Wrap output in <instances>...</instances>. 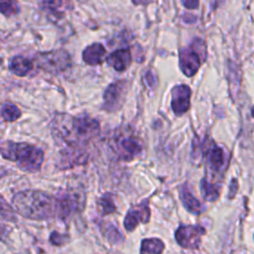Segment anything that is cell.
Segmentation results:
<instances>
[{
  "mask_svg": "<svg viewBox=\"0 0 254 254\" xmlns=\"http://www.w3.org/2000/svg\"><path fill=\"white\" fill-rule=\"evenodd\" d=\"M252 116L254 117V106H253V108H252Z\"/></svg>",
  "mask_w": 254,
  "mask_h": 254,
  "instance_id": "cell-25",
  "label": "cell"
},
{
  "mask_svg": "<svg viewBox=\"0 0 254 254\" xmlns=\"http://www.w3.org/2000/svg\"><path fill=\"white\" fill-rule=\"evenodd\" d=\"M12 203L20 215L29 219L46 220L58 215V197L41 190L19 191L13 196Z\"/></svg>",
  "mask_w": 254,
  "mask_h": 254,
  "instance_id": "cell-2",
  "label": "cell"
},
{
  "mask_svg": "<svg viewBox=\"0 0 254 254\" xmlns=\"http://www.w3.org/2000/svg\"><path fill=\"white\" fill-rule=\"evenodd\" d=\"M135 4H146L149 0H132Z\"/></svg>",
  "mask_w": 254,
  "mask_h": 254,
  "instance_id": "cell-24",
  "label": "cell"
},
{
  "mask_svg": "<svg viewBox=\"0 0 254 254\" xmlns=\"http://www.w3.org/2000/svg\"><path fill=\"white\" fill-rule=\"evenodd\" d=\"M9 68L12 73L18 76H25L32 70L33 63L27 58L17 56L11 60Z\"/></svg>",
  "mask_w": 254,
  "mask_h": 254,
  "instance_id": "cell-13",
  "label": "cell"
},
{
  "mask_svg": "<svg viewBox=\"0 0 254 254\" xmlns=\"http://www.w3.org/2000/svg\"><path fill=\"white\" fill-rule=\"evenodd\" d=\"M164 250V243L160 239L152 238L145 239L141 244V253H162Z\"/></svg>",
  "mask_w": 254,
  "mask_h": 254,
  "instance_id": "cell-17",
  "label": "cell"
},
{
  "mask_svg": "<svg viewBox=\"0 0 254 254\" xmlns=\"http://www.w3.org/2000/svg\"><path fill=\"white\" fill-rule=\"evenodd\" d=\"M42 7L55 15L63 14L71 7V0H43Z\"/></svg>",
  "mask_w": 254,
  "mask_h": 254,
  "instance_id": "cell-16",
  "label": "cell"
},
{
  "mask_svg": "<svg viewBox=\"0 0 254 254\" xmlns=\"http://www.w3.org/2000/svg\"><path fill=\"white\" fill-rule=\"evenodd\" d=\"M118 150L120 156L124 159H132L140 153L141 146L139 141L133 138L124 137L118 142Z\"/></svg>",
  "mask_w": 254,
  "mask_h": 254,
  "instance_id": "cell-12",
  "label": "cell"
},
{
  "mask_svg": "<svg viewBox=\"0 0 254 254\" xmlns=\"http://www.w3.org/2000/svg\"><path fill=\"white\" fill-rule=\"evenodd\" d=\"M202 56H205V47L204 43L199 39L193 41L190 47L181 50L179 58L182 71L188 76H192L203 61Z\"/></svg>",
  "mask_w": 254,
  "mask_h": 254,
  "instance_id": "cell-4",
  "label": "cell"
},
{
  "mask_svg": "<svg viewBox=\"0 0 254 254\" xmlns=\"http://www.w3.org/2000/svg\"><path fill=\"white\" fill-rule=\"evenodd\" d=\"M200 188H201L202 196L207 200H214L219 194L218 188L216 186H213L212 184L208 183L205 179H203L201 181Z\"/></svg>",
  "mask_w": 254,
  "mask_h": 254,
  "instance_id": "cell-20",
  "label": "cell"
},
{
  "mask_svg": "<svg viewBox=\"0 0 254 254\" xmlns=\"http://www.w3.org/2000/svg\"><path fill=\"white\" fill-rule=\"evenodd\" d=\"M183 5L188 9H196L198 7V0H182Z\"/></svg>",
  "mask_w": 254,
  "mask_h": 254,
  "instance_id": "cell-23",
  "label": "cell"
},
{
  "mask_svg": "<svg viewBox=\"0 0 254 254\" xmlns=\"http://www.w3.org/2000/svg\"><path fill=\"white\" fill-rule=\"evenodd\" d=\"M20 12V6L16 0H0V13L10 17Z\"/></svg>",
  "mask_w": 254,
  "mask_h": 254,
  "instance_id": "cell-18",
  "label": "cell"
},
{
  "mask_svg": "<svg viewBox=\"0 0 254 254\" xmlns=\"http://www.w3.org/2000/svg\"><path fill=\"white\" fill-rule=\"evenodd\" d=\"M99 204L101 206L103 213H111L115 211V205L113 203L112 198L110 197V194L103 195L99 200Z\"/></svg>",
  "mask_w": 254,
  "mask_h": 254,
  "instance_id": "cell-21",
  "label": "cell"
},
{
  "mask_svg": "<svg viewBox=\"0 0 254 254\" xmlns=\"http://www.w3.org/2000/svg\"><path fill=\"white\" fill-rule=\"evenodd\" d=\"M107 238L113 242V243H117L119 241L122 240V235L121 233L118 231L117 228H115L113 225H110L107 227Z\"/></svg>",
  "mask_w": 254,
  "mask_h": 254,
  "instance_id": "cell-22",
  "label": "cell"
},
{
  "mask_svg": "<svg viewBox=\"0 0 254 254\" xmlns=\"http://www.w3.org/2000/svg\"><path fill=\"white\" fill-rule=\"evenodd\" d=\"M52 131L59 143L65 144L68 148H79L98 134L99 124L86 115L74 117L60 113L53 119Z\"/></svg>",
  "mask_w": 254,
  "mask_h": 254,
  "instance_id": "cell-1",
  "label": "cell"
},
{
  "mask_svg": "<svg viewBox=\"0 0 254 254\" xmlns=\"http://www.w3.org/2000/svg\"><path fill=\"white\" fill-rule=\"evenodd\" d=\"M150 211L148 202L145 200L136 208L130 209L124 219V226L127 230H133L139 222H147L149 220Z\"/></svg>",
  "mask_w": 254,
  "mask_h": 254,
  "instance_id": "cell-9",
  "label": "cell"
},
{
  "mask_svg": "<svg viewBox=\"0 0 254 254\" xmlns=\"http://www.w3.org/2000/svg\"><path fill=\"white\" fill-rule=\"evenodd\" d=\"M190 89L188 85H177L172 89L171 106L174 113L178 116L186 113L190 108Z\"/></svg>",
  "mask_w": 254,
  "mask_h": 254,
  "instance_id": "cell-7",
  "label": "cell"
},
{
  "mask_svg": "<svg viewBox=\"0 0 254 254\" xmlns=\"http://www.w3.org/2000/svg\"><path fill=\"white\" fill-rule=\"evenodd\" d=\"M39 65L56 72H62L70 66L71 61L69 55L63 50L40 54L38 57Z\"/></svg>",
  "mask_w": 254,
  "mask_h": 254,
  "instance_id": "cell-5",
  "label": "cell"
},
{
  "mask_svg": "<svg viewBox=\"0 0 254 254\" xmlns=\"http://www.w3.org/2000/svg\"><path fill=\"white\" fill-rule=\"evenodd\" d=\"M0 155L26 172H39L44 162V152L28 143H16L0 138Z\"/></svg>",
  "mask_w": 254,
  "mask_h": 254,
  "instance_id": "cell-3",
  "label": "cell"
},
{
  "mask_svg": "<svg viewBox=\"0 0 254 254\" xmlns=\"http://www.w3.org/2000/svg\"><path fill=\"white\" fill-rule=\"evenodd\" d=\"M1 116L4 120L12 122L21 116V111L16 105L12 103H6L1 109Z\"/></svg>",
  "mask_w": 254,
  "mask_h": 254,
  "instance_id": "cell-19",
  "label": "cell"
},
{
  "mask_svg": "<svg viewBox=\"0 0 254 254\" xmlns=\"http://www.w3.org/2000/svg\"><path fill=\"white\" fill-rule=\"evenodd\" d=\"M207 162L212 170L219 171L225 164L224 151L217 146H212L207 152Z\"/></svg>",
  "mask_w": 254,
  "mask_h": 254,
  "instance_id": "cell-14",
  "label": "cell"
},
{
  "mask_svg": "<svg viewBox=\"0 0 254 254\" xmlns=\"http://www.w3.org/2000/svg\"><path fill=\"white\" fill-rule=\"evenodd\" d=\"M125 81L119 80L111 83L105 90L103 95V108L107 111H112L116 109L122 99L125 90Z\"/></svg>",
  "mask_w": 254,
  "mask_h": 254,
  "instance_id": "cell-8",
  "label": "cell"
},
{
  "mask_svg": "<svg viewBox=\"0 0 254 254\" xmlns=\"http://www.w3.org/2000/svg\"><path fill=\"white\" fill-rule=\"evenodd\" d=\"M106 56V50L100 43H94L84 49L82 52L83 61L90 65L101 64Z\"/></svg>",
  "mask_w": 254,
  "mask_h": 254,
  "instance_id": "cell-11",
  "label": "cell"
},
{
  "mask_svg": "<svg viewBox=\"0 0 254 254\" xmlns=\"http://www.w3.org/2000/svg\"><path fill=\"white\" fill-rule=\"evenodd\" d=\"M107 64L117 71L125 70L131 64V53L128 49H120L111 53L107 59Z\"/></svg>",
  "mask_w": 254,
  "mask_h": 254,
  "instance_id": "cell-10",
  "label": "cell"
},
{
  "mask_svg": "<svg viewBox=\"0 0 254 254\" xmlns=\"http://www.w3.org/2000/svg\"><path fill=\"white\" fill-rule=\"evenodd\" d=\"M204 229L198 225H182L176 231L177 242L184 248L194 249L200 244Z\"/></svg>",
  "mask_w": 254,
  "mask_h": 254,
  "instance_id": "cell-6",
  "label": "cell"
},
{
  "mask_svg": "<svg viewBox=\"0 0 254 254\" xmlns=\"http://www.w3.org/2000/svg\"><path fill=\"white\" fill-rule=\"evenodd\" d=\"M181 198L184 205L190 212H192L195 214H198L201 212L202 208H201L200 202L192 195V193L188 189H186V187H184L181 190Z\"/></svg>",
  "mask_w": 254,
  "mask_h": 254,
  "instance_id": "cell-15",
  "label": "cell"
}]
</instances>
